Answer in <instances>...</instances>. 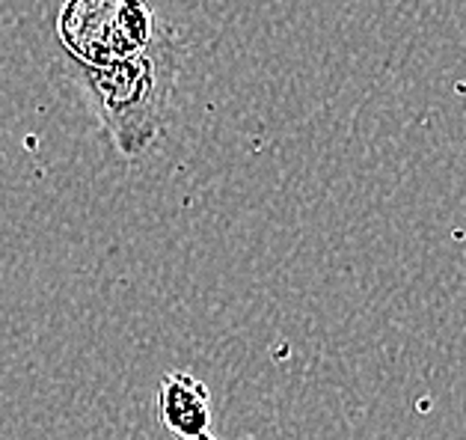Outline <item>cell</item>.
Returning a JSON list of instances; mask_svg holds the SVG:
<instances>
[{
    "mask_svg": "<svg viewBox=\"0 0 466 440\" xmlns=\"http://www.w3.org/2000/svg\"><path fill=\"white\" fill-rule=\"evenodd\" d=\"M185 63V42L173 25H157L149 48L107 69L75 66V77L110 146L125 161H137L157 143L169 117L176 77Z\"/></svg>",
    "mask_w": 466,
    "mask_h": 440,
    "instance_id": "6da1fadb",
    "label": "cell"
},
{
    "mask_svg": "<svg viewBox=\"0 0 466 440\" xmlns=\"http://www.w3.org/2000/svg\"><path fill=\"white\" fill-rule=\"evenodd\" d=\"M157 420L169 435L199 440L211 435V393L193 372L173 369L157 384Z\"/></svg>",
    "mask_w": 466,
    "mask_h": 440,
    "instance_id": "3957f363",
    "label": "cell"
},
{
    "mask_svg": "<svg viewBox=\"0 0 466 440\" xmlns=\"http://www.w3.org/2000/svg\"><path fill=\"white\" fill-rule=\"evenodd\" d=\"M199 440H218V437H214V435H206V437H199Z\"/></svg>",
    "mask_w": 466,
    "mask_h": 440,
    "instance_id": "277c9868",
    "label": "cell"
},
{
    "mask_svg": "<svg viewBox=\"0 0 466 440\" xmlns=\"http://www.w3.org/2000/svg\"><path fill=\"white\" fill-rule=\"evenodd\" d=\"M157 25L146 0H66L56 15V39L75 66L107 69L149 48Z\"/></svg>",
    "mask_w": 466,
    "mask_h": 440,
    "instance_id": "7a4b0ae2",
    "label": "cell"
}]
</instances>
